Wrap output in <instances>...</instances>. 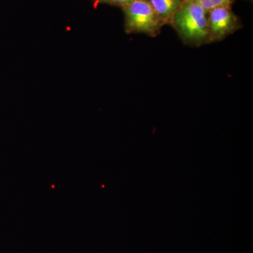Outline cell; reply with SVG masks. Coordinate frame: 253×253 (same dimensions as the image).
<instances>
[{
    "label": "cell",
    "instance_id": "cell-2",
    "mask_svg": "<svg viewBox=\"0 0 253 253\" xmlns=\"http://www.w3.org/2000/svg\"><path fill=\"white\" fill-rule=\"evenodd\" d=\"M121 8L127 34L143 33L155 38L161 33L164 26L148 0H136Z\"/></svg>",
    "mask_w": 253,
    "mask_h": 253
},
{
    "label": "cell",
    "instance_id": "cell-6",
    "mask_svg": "<svg viewBox=\"0 0 253 253\" xmlns=\"http://www.w3.org/2000/svg\"><path fill=\"white\" fill-rule=\"evenodd\" d=\"M134 1H136V0H113V3H114V6L123 7V6H126V5L133 2Z\"/></svg>",
    "mask_w": 253,
    "mask_h": 253
},
{
    "label": "cell",
    "instance_id": "cell-5",
    "mask_svg": "<svg viewBox=\"0 0 253 253\" xmlns=\"http://www.w3.org/2000/svg\"><path fill=\"white\" fill-rule=\"evenodd\" d=\"M203 6L206 11H209L219 6L229 5L231 6L236 0H195Z\"/></svg>",
    "mask_w": 253,
    "mask_h": 253
},
{
    "label": "cell",
    "instance_id": "cell-3",
    "mask_svg": "<svg viewBox=\"0 0 253 253\" xmlns=\"http://www.w3.org/2000/svg\"><path fill=\"white\" fill-rule=\"evenodd\" d=\"M208 37L210 43L219 42L242 27V23L231 6H219L208 11Z\"/></svg>",
    "mask_w": 253,
    "mask_h": 253
},
{
    "label": "cell",
    "instance_id": "cell-1",
    "mask_svg": "<svg viewBox=\"0 0 253 253\" xmlns=\"http://www.w3.org/2000/svg\"><path fill=\"white\" fill-rule=\"evenodd\" d=\"M208 12L195 0H186L172 18L171 26L184 44L199 46L209 44Z\"/></svg>",
    "mask_w": 253,
    "mask_h": 253
},
{
    "label": "cell",
    "instance_id": "cell-4",
    "mask_svg": "<svg viewBox=\"0 0 253 253\" xmlns=\"http://www.w3.org/2000/svg\"><path fill=\"white\" fill-rule=\"evenodd\" d=\"M186 0H148L163 26L171 25L174 14Z\"/></svg>",
    "mask_w": 253,
    "mask_h": 253
},
{
    "label": "cell",
    "instance_id": "cell-7",
    "mask_svg": "<svg viewBox=\"0 0 253 253\" xmlns=\"http://www.w3.org/2000/svg\"><path fill=\"white\" fill-rule=\"evenodd\" d=\"M92 1H94L96 3H102V4H107L114 6L113 0H92Z\"/></svg>",
    "mask_w": 253,
    "mask_h": 253
}]
</instances>
